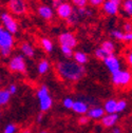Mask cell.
<instances>
[{"mask_svg": "<svg viewBox=\"0 0 132 133\" xmlns=\"http://www.w3.org/2000/svg\"><path fill=\"white\" fill-rule=\"evenodd\" d=\"M56 71L61 78L69 81H78L86 74L84 65L78 64L74 60H62L57 62Z\"/></svg>", "mask_w": 132, "mask_h": 133, "instance_id": "obj_1", "label": "cell"}, {"mask_svg": "<svg viewBox=\"0 0 132 133\" xmlns=\"http://www.w3.org/2000/svg\"><path fill=\"white\" fill-rule=\"evenodd\" d=\"M13 45H14L13 34H11L6 30H3V32L0 34V54H1V56L9 57Z\"/></svg>", "mask_w": 132, "mask_h": 133, "instance_id": "obj_2", "label": "cell"}, {"mask_svg": "<svg viewBox=\"0 0 132 133\" xmlns=\"http://www.w3.org/2000/svg\"><path fill=\"white\" fill-rule=\"evenodd\" d=\"M37 97L39 101V107L41 112H47L53 106V99L50 96L47 86H41L37 91Z\"/></svg>", "mask_w": 132, "mask_h": 133, "instance_id": "obj_3", "label": "cell"}, {"mask_svg": "<svg viewBox=\"0 0 132 133\" xmlns=\"http://www.w3.org/2000/svg\"><path fill=\"white\" fill-rule=\"evenodd\" d=\"M132 81V74L129 71L121 70L112 74V82L117 87H126Z\"/></svg>", "mask_w": 132, "mask_h": 133, "instance_id": "obj_4", "label": "cell"}, {"mask_svg": "<svg viewBox=\"0 0 132 133\" xmlns=\"http://www.w3.org/2000/svg\"><path fill=\"white\" fill-rule=\"evenodd\" d=\"M0 19L4 26V30L10 32L11 34H16L18 32V23L14 19V17L9 13H1Z\"/></svg>", "mask_w": 132, "mask_h": 133, "instance_id": "obj_5", "label": "cell"}, {"mask_svg": "<svg viewBox=\"0 0 132 133\" xmlns=\"http://www.w3.org/2000/svg\"><path fill=\"white\" fill-rule=\"evenodd\" d=\"M9 69L12 72L25 73L27 72V64H25L24 58L21 55H16L13 58H11V60L9 62Z\"/></svg>", "mask_w": 132, "mask_h": 133, "instance_id": "obj_6", "label": "cell"}, {"mask_svg": "<svg viewBox=\"0 0 132 133\" xmlns=\"http://www.w3.org/2000/svg\"><path fill=\"white\" fill-rule=\"evenodd\" d=\"M9 10L15 15H22L27 11V4L24 0H9Z\"/></svg>", "mask_w": 132, "mask_h": 133, "instance_id": "obj_7", "label": "cell"}, {"mask_svg": "<svg viewBox=\"0 0 132 133\" xmlns=\"http://www.w3.org/2000/svg\"><path fill=\"white\" fill-rule=\"evenodd\" d=\"M58 41L60 45H65V46H70V48H75L77 45V39L75 35L71 32H63L59 35Z\"/></svg>", "mask_w": 132, "mask_h": 133, "instance_id": "obj_8", "label": "cell"}, {"mask_svg": "<svg viewBox=\"0 0 132 133\" xmlns=\"http://www.w3.org/2000/svg\"><path fill=\"white\" fill-rule=\"evenodd\" d=\"M104 63H105V65L107 66V69L109 70V72L111 74H114V73L121 71V61L114 54L109 55L104 60Z\"/></svg>", "mask_w": 132, "mask_h": 133, "instance_id": "obj_9", "label": "cell"}, {"mask_svg": "<svg viewBox=\"0 0 132 133\" xmlns=\"http://www.w3.org/2000/svg\"><path fill=\"white\" fill-rule=\"evenodd\" d=\"M73 12H74V9L72 4L69 2H62L56 8V14L58 15V17L65 20L73 14Z\"/></svg>", "mask_w": 132, "mask_h": 133, "instance_id": "obj_10", "label": "cell"}, {"mask_svg": "<svg viewBox=\"0 0 132 133\" xmlns=\"http://www.w3.org/2000/svg\"><path fill=\"white\" fill-rule=\"evenodd\" d=\"M73 112L77 113V114H80V115H87L88 111L90 110V107H89V104L82 99H78V101H75L74 102V105H73V108H72Z\"/></svg>", "mask_w": 132, "mask_h": 133, "instance_id": "obj_11", "label": "cell"}, {"mask_svg": "<svg viewBox=\"0 0 132 133\" xmlns=\"http://www.w3.org/2000/svg\"><path fill=\"white\" fill-rule=\"evenodd\" d=\"M102 121V125L106 128H112L116 125V123L118 122V115L117 113L114 114H106L104 117L101 119Z\"/></svg>", "mask_w": 132, "mask_h": 133, "instance_id": "obj_12", "label": "cell"}, {"mask_svg": "<svg viewBox=\"0 0 132 133\" xmlns=\"http://www.w3.org/2000/svg\"><path fill=\"white\" fill-rule=\"evenodd\" d=\"M87 115L89 116L90 119H102L106 115V112H105L104 108L95 106V107L90 108V110L88 111Z\"/></svg>", "mask_w": 132, "mask_h": 133, "instance_id": "obj_13", "label": "cell"}, {"mask_svg": "<svg viewBox=\"0 0 132 133\" xmlns=\"http://www.w3.org/2000/svg\"><path fill=\"white\" fill-rule=\"evenodd\" d=\"M118 10H120V5L110 1V0H106L105 3L103 4V11L109 16L116 15L118 13Z\"/></svg>", "mask_w": 132, "mask_h": 133, "instance_id": "obj_14", "label": "cell"}, {"mask_svg": "<svg viewBox=\"0 0 132 133\" xmlns=\"http://www.w3.org/2000/svg\"><path fill=\"white\" fill-rule=\"evenodd\" d=\"M38 14L41 18L45 20H51L54 16V11L52 8L48 6V5H40L38 8Z\"/></svg>", "mask_w": 132, "mask_h": 133, "instance_id": "obj_15", "label": "cell"}, {"mask_svg": "<svg viewBox=\"0 0 132 133\" xmlns=\"http://www.w3.org/2000/svg\"><path fill=\"white\" fill-rule=\"evenodd\" d=\"M104 110L106 114H114L117 113V101L116 99L110 98L105 102L104 104Z\"/></svg>", "mask_w": 132, "mask_h": 133, "instance_id": "obj_16", "label": "cell"}, {"mask_svg": "<svg viewBox=\"0 0 132 133\" xmlns=\"http://www.w3.org/2000/svg\"><path fill=\"white\" fill-rule=\"evenodd\" d=\"M21 52L27 56V57H33L35 55V50L29 42H23L20 46Z\"/></svg>", "mask_w": 132, "mask_h": 133, "instance_id": "obj_17", "label": "cell"}, {"mask_svg": "<svg viewBox=\"0 0 132 133\" xmlns=\"http://www.w3.org/2000/svg\"><path fill=\"white\" fill-rule=\"evenodd\" d=\"M73 58H74V61H76L80 65H84L85 63L88 62V56L84 52H79V51L78 52H74Z\"/></svg>", "mask_w": 132, "mask_h": 133, "instance_id": "obj_18", "label": "cell"}, {"mask_svg": "<svg viewBox=\"0 0 132 133\" xmlns=\"http://www.w3.org/2000/svg\"><path fill=\"white\" fill-rule=\"evenodd\" d=\"M102 48L104 49V51L108 54V55H112L114 54V51H115V44L113 41L111 40H105L103 43H102Z\"/></svg>", "mask_w": 132, "mask_h": 133, "instance_id": "obj_19", "label": "cell"}, {"mask_svg": "<svg viewBox=\"0 0 132 133\" xmlns=\"http://www.w3.org/2000/svg\"><path fill=\"white\" fill-rule=\"evenodd\" d=\"M10 99H11V94L8 90H2V89L0 90V107L9 104Z\"/></svg>", "mask_w": 132, "mask_h": 133, "instance_id": "obj_20", "label": "cell"}, {"mask_svg": "<svg viewBox=\"0 0 132 133\" xmlns=\"http://www.w3.org/2000/svg\"><path fill=\"white\" fill-rule=\"evenodd\" d=\"M49 69H50V63H49V61L45 60V59L40 60V62L38 63V66H37L38 73L40 75H43V74H45L49 71Z\"/></svg>", "mask_w": 132, "mask_h": 133, "instance_id": "obj_21", "label": "cell"}, {"mask_svg": "<svg viewBox=\"0 0 132 133\" xmlns=\"http://www.w3.org/2000/svg\"><path fill=\"white\" fill-rule=\"evenodd\" d=\"M122 9L127 16L132 17V0H124V2L122 4Z\"/></svg>", "mask_w": 132, "mask_h": 133, "instance_id": "obj_22", "label": "cell"}, {"mask_svg": "<svg viewBox=\"0 0 132 133\" xmlns=\"http://www.w3.org/2000/svg\"><path fill=\"white\" fill-rule=\"evenodd\" d=\"M41 45L44 49V51H47L48 53H51L53 51V49H54L53 42L49 38H42L41 39Z\"/></svg>", "mask_w": 132, "mask_h": 133, "instance_id": "obj_23", "label": "cell"}, {"mask_svg": "<svg viewBox=\"0 0 132 133\" xmlns=\"http://www.w3.org/2000/svg\"><path fill=\"white\" fill-rule=\"evenodd\" d=\"M80 16H79V14H78V12H77V10H74V12H73V14L70 16V17L67 19V23L68 24H70V25H74V24H76L79 20H80Z\"/></svg>", "mask_w": 132, "mask_h": 133, "instance_id": "obj_24", "label": "cell"}, {"mask_svg": "<svg viewBox=\"0 0 132 133\" xmlns=\"http://www.w3.org/2000/svg\"><path fill=\"white\" fill-rule=\"evenodd\" d=\"M110 35L116 40H121V41H124L125 39V32H122L120 30H112Z\"/></svg>", "mask_w": 132, "mask_h": 133, "instance_id": "obj_25", "label": "cell"}, {"mask_svg": "<svg viewBox=\"0 0 132 133\" xmlns=\"http://www.w3.org/2000/svg\"><path fill=\"white\" fill-rule=\"evenodd\" d=\"M60 50H61L62 54H63L65 57H67V58H71V57H73V55H74L73 49H72V48H70V46L60 45Z\"/></svg>", "mask_w": 132, "mask_h": 133, "instance_id": "obj_26", "label": "cell"}, {"mask_svg": "<svg viewBox=\"0 0 132 133\" xmlns=\"http://www.w3.org/2000/svg\"><path fill=\"white\" fill-rule=\"evenodd\" d=\"M109 55L104 51V49L101 46V48H97L95 50V57L98 58V59H101V60H105Z\"/></svg>", "mask_w": 132, "mask_h": 133, "instance_id": "obj_27", "label": "cell"}, {"mask_svg": "<svg viewBox=\"0 0 132 133\" xmlns=\"http://www.w3.org/2000/svg\"><path fill=\"white\" fill-rule=\"evenodd\" d=\"M77 12H78V14H79V16L81 18H88V17H90V16H92V12L88 8L77 9Z\"/></svg>", "mask_w": 132, "mask_h": 133, "instance_id": "obj_28", "label": "cell"}, {"mask_svg": "<svg viewBox=\"0 0 132 133\" xmlns=\"http://www.w3.org/2000/svg\"><path fill=\"white\" fill-rule=\"evenodd\" d=\"M73 5H75L78 9L81 8H87V5L89 4V0H71Z\"/></svg>", "mask_w": 132, "mask_h": 133, "instance_id": "obj_29", "label": "cell"}, {"mask_svg": "<svg viewBox=\"0 0 132 133\" xmlns=\"http://www.w3.org/2000/svg\"><path fill=\"white\" fill-rule=\"evenodd\" d=\"M74 99H72L71 97H65L63 99V102H62V105L64 108H67V109H72L73 108V105H74Z\"/></svg>", "mask_w": 132, "mask_h": 133, "instance_id": "obj_30", "label": "cell"}, {"mask_svg": "<svg viewBox=\"0 0 132 133\" xmlns=\"http://www.w3.org/2000/svg\"><path fill=\"white\" fill-rule=\"evenodd\" d=\"M127 102L125 99H121V101H117V113H121V112H124L127 108Z\"/></svg>", "mask_w": 132, "mask_h": 133, "instance_id": "obj_31", "label": "cell"}, {"mask_svg": "<svg viewBox=\"0 0 132 133\" xmlns=\"http://www.w3.org/2000/svg\"><path fill=\"white\" fill-rule=\"evenodd\" d=\"M16 131H17V127L14 124H9L5 126L3 133H16Z\"/></svg>", "mask_w": 132, "mask_h": 133, "instance_id": "obj_32", "label": "cell"}, {"mask_svg": "<svg viewBox=\"0 0 132 133\" xmlns=\"http://www.w3.org/2000/svg\"><path fill=\"white\" fill-rule=\"evenodd\" d=\"M106 0H89V4L92 6H103Z\"/></svg>", "mask_w": 132, "mask_h": 133, "instance_id": "obj_33", "label": "cell"}, {"mask_svg": "<svg viewBox=\"0 0 132 133\" xmlns=\"http://www.w3.org/2000/svg\"><path fill=\"white\" fill-rule=\"evenodd\" d=\"M123 29H124L125 33H131L132 32V22H130V21L125 22L123 24Z\"/></svg>", "mask_w": 132, "mask_h": 133, "instance_id": "obj_34", "label": "cell"}, {"mask_svg": "<svg viewBox=\"0 0 132 133\" xmlns=\"http://www.w3.org/2000/svg\"><path fill=\"white\" fill-rule=\"evenodd\" d=\"M89 122H90V118H89L88 115H81L80 118L78 119V123H79L80 125H87Z\"/></svg>", "mask_w": 132, "mask_h": 133, "instance_id": "obj_35", "label": "cell"}, {"mask_svg": "<svg viewBox=\"0 0 132 133\" xmlns=\"http://www.w3.org/2000/svg\"><path fill=\"white\" fill-rule=\"evenodd\" d=\"M8 91L10 92V94H11V95L15 94L16 92H17V86L14 85V84L10 85V86H9V88H8Z\"/></svg>", "mask_w": 132, "mask_h": 133, "instance_id": "obj_36", "label": "cell"}, {"mask_svg": "<svg viewBox=\"0 0 132 133\" xmlns=\"http://www.w3.org/2000/svg\"><path fill=\"white\" fill-rule=\"evenodd\" d=\"M127 62H128L130 65H132V52H130V53L127 55Z\"/></svg>", "mask_w": 132, "mask_h": 133, "instance_id": "obj_37", "label": "cell"}, {"mask_svg": "<svg viewBox=\"0 0 132 133\" xmlns=\"http://www.w3.org/2000/svg\"><path fill=\"white\" fill-rule=\"evenodd\" d=\"M111 133H122V129L120 127H114V128H112Z\"/></svg>", "mask_w": 132, "mask_h": 133, "instance_id": "obj_38", "label": "cell"}, {"mask_svg": "<svg viewBox=\"0 0 132 133\" xmlns=\"http://www.w3.org/2000/svg\"><path fill=\"white\" fill-rule=\"evenodd\" d=\"M62 2H64L63 0H53V4H54V6L55 8H57L60 3H62Z\"/></svg>", "mask_w": 132, "mask_h": 133, "instance_id": "obj_39", "label": "cell"}, {"mask_svg": "<svg viewBox=\"0 0 132 133\" xmlns=\"http://www.w3.org/2000/svg\"><path fill=\"white\" fill-rule=\"evenodd\" d=\"M110 1H112V2H114V3H116L117 5H122L123 2H124V0H110Z\"/></svg>", "mask_w": 132, "mask_h": 133, "instance_id": "obj_40", "label": "cell"}, {"mask_svg": "<svg viewBox=\"0 0 132 133\" xmlns=\"http://www.w3.org/2000/svg\"><path fill=\"white\" fill-rule=\"evenodd\" d=\"M42 118H43V114H42V112H41V113L38 114V116H37V121H38V122H41Z\"/></svg>", "mask_w": 132, "mask_h": 133, "instance_id": "obj_41", "label": "cell"}, {"mask_svg": "<svg viewBox=\"0 0 132 133\" xmlns=\"http://www.w3.org/2000/svg\"><path fill=\"white\" fill-rule=\"evenodd\" d=\"M3 30H4V29H3L2 26H0V34H1V33L3 32Z\"/></svg>", "mask_w": 132, "mask_h": 133, "instance_id": "obj_42", "label": "cell"}, {"mask_svg": "<svg viewBox=\"0 0 132 133\" xmlns=\"http://www.w3.org/2000/svg\"><path fill=\"white\" fill-rule=\"evenodd\" d=\"M22 133H31V131H30V130H24Z\"/></svg>", "mask_w": 132, "mask_h": 133, "instance_id": "obj_43", "label": "cell"}, {"mask_svg": "<svg viewBox=\"0 0 132 133\" xmlns=\"http://www.w3.org/2000/svg\"><path fill=\"white\" fill-rule=\"evenodd\" d=\"M39 133H48L47 131H41V132H39Z\"/></svg>", "mask_w": 132, "mask_h": 133, "instance_id": "obj_44", "label": "cell"}, {"mask_svg": "<svg viewBox=\"0 0 132 133\" xmlns=\"http://www.w3.org/2000/svg\"><path fill=\"white\" fill-rule=\"evenodd\" d=\"M131 52H132V43H131Z\"/></svg>", "mask_w": 132, "mask_h": 133, "instance_id": "obj_45", "label": "cell"}, {"mask_svg": "<svg viewBox=\"0 0 132 133\" xmlns=\"http://www.w3.org/2000/svg\"><path fill=\"white\" fill-rule=\"evenodd\" d=\"M0 81H1V77H0Z\"/></svg>", "mask_w": 132, "mask_h": 133, "instance_id": "obj_46", "label": "cell"}, {"mask_svg": "<svg viewBox=\"0 0 132 133\" xmlns=\"http://www.w3.org/2000/svg\"><path fill=\"white\" fill-rule=\"evenodd\" d=\"M131 122H132V117H131Z\"/></svg>", "mask_w": 132, "mask_h": 133, "instance_id": "obj_47", "label": "cell"}, {"mask_svg": "<svg viewBox=\"0 0 132 133\" xmlns=\"http://www.w3.org/2000/svg\"><path fill=\"white\" fill-rule=\"evenodd\" d=\"M131 34H132V32H131Z\"/></svg>", "mask_w": 132, "mask_h": 133, "instance_id": "obj_48", "label": "cell"}]
</instances>
